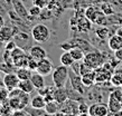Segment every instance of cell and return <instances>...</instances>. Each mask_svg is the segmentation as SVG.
<instances>
[{
  "label": "cell",
  "mask_w": 122,
  "mask_h": 116,
  "mask_svg": "<svg viewBox=\"0 0 122 116\" xmlns=\"http://www.w3.org/2000/svg\"><path fill=\"white\" fill-rule=\"evenodd\" d=\"M89 114V106L84 102L78 103V115H86Z\"/></svg>",
  "instance_id": "cell-33"
},
{
  "label": "cell",
  "mask_w": 122,
  "mask_h": 116,
  "mask_svg": "<svg viewBox=\"0 0 122 116\" xmlns=\"http://www.w3.org/2000/svg\"><path fill=\"white\" fill-rule=\"evenodd\" d=\"M28 54H29V56L31 58H34L36 60H41L43 58H45V57H47L46 50L43 47H41V46H33V47H30Z\"/></svg>",
  "instance_id": "cell-14"
},
{
  "label": "cell",
  "mask_w": 122,
  "mask_h": 116,
  "mask_svg": "<svg viewBox=\"0 0 122 116\" xmlns=\"http://www.w3.org/2000/svg\"><path fill=\"white\" fill-rule=\"evenodd\" d=\"M25 111L28 113V115H38V116L47 115V113H46L45 108H43V109L35 108V107H31L30 105H28V106H26V107H25Z\"/></svg>",
  "instance_id": "cell-27"
},
{
  "label": "cell",
  "mask_w": 122,
  "mask_h": 116,
  "mask_svg": "<svg viewBox=\"0 0 122 116\" xmlns=\"http://www.w3.org/2000/svg\"><path fill=\"white\" fill-rule=\"evenodd\" d=\"M112 85H114L115 87H120L122 86V75L121 74H113L111 76V79H110Z\"/></svg>",
  "instance_id": "cell-29"
},
{
  "label": "cell",
  "mask_w": 122,
  "mask_h": 116,
  "mask_svg": "<svg viewBox=\"0 0 122 116\" xmlns=\"http://www.w3.org/2000/svg\"><path fill=\"white\" fill-rule=\"evenodd\" d=\"M37 73L41 74L43 76H47L49 75L51 73H53V63L52 60L45 57L43 59L38 60L37 63V69H36Z\"/></svg>",
  "instance_id": "cell-9"
},
{
  "label": "cell",
  "mask_w": 122,
  "mask_h": 116,
  "mask_svg": "<svg viewBox=\"0 0 122 116\" xmlns=\"http://www.w3.org/2000/svg\"><path fill=\"white\" fill-rule=\"evenodd\" d=\"M82 80H83V84H84L86 87H92L95 83V73H94V69L87 71L86 74L82 75Z\"/></svg>",
  "instance_id": "cell-22"
},
{
  "label": "cell",
  "mask_w": 122,
  "mask_h": 116,
  "mask_svg": "<svg viewBox=\"0 0 122 116\" xmlns=\"http://www.w3.org/2000/svg\"><path fill=\"white\" fill-rule=\"evenodd\" d=\"M82 61L86 66H89L90 68L95 69V68L100 67L104 64V56L102 52L97 51V50H92V51H89L85 54Z\"/></svg>",
  "instance_id": "cell-3"
},
{
  "label": "cell",
  "mask_w": 122,
  "mask_h": 116,
  "mask_svg": "<svg viewBox=\"0 0 122 116\" xmlns=\"http://www.w3.org/2000/svg\"><path fill=\"white\" fill-rule=\"evenodd\" d=\"M56 115H78V103L68 98L66 102L59 105V112Z\"/></svg>",
  "instance_id": "cell-6"
},
{
  "label": "cell",
  "mask_w": 122,
  "mask_h": 116,
  "mask_svg": "<svg viewBox=\"0 0 122 116\" xmlns=\"http://www.w3.org/2000/svg\"><path fill=\"white\" fill-rule=\"evenodd\" d=\"M1 109H2V104L0 103V116H1Z\"/></svg>",
  "instance_id": "cell-39"
},
{
  "label": "cell",
  "mask_w": 122,
  "mask_h": 116,
  "mask_svg": "<svg viewBox=\"0 0 122 116\" xmlns=\"http://www.w3.org/2000/svg\"><path fill=\"white\" fill-rule=\"evenodd\" d=\"M101 12H102V10H99L96 7H89L85 9L84 15H85V17H87L92 23H95L96 19L99 18V16L101 15Z\"/></svg>",
  "instance_id": "cell-19"
},
{
  "label": "cell",
  "mask_w": 122,
  "mask_h": 116,
  "mask_svg": "<svg viewBox=\"0 0 122 116\" xmlns=\"http://www.w3.org/2000/svg\"><path fill=\"white\" fill-rule=\"evenodd\" d=\"M61 64L64 65V66H67V67H70L71 65L74 63L75 60L74 58L72 57V55H71L70 50H65V51L62 54V56H61Z\"/></svg>",
  "instance_id": "cell-25"
},
{
  "label": "cell",
  "mask_w": 122,
  "mask_h": 116,
  "mask_svg": "<svg viewBox=\"0 0 122 116\" xmlns=\"http://www.w3.org/2000/svg\"><path fill=\"white\" fill-rule=\"evenodd\" d=\"M29 54H26V52H24L21 55H19V56L15 57L14 58V66L17 68L19 67H27V65H28V61H29Z\"/></svg>",
  "instance_id": "cell-16"
},
{
  "label": "cell",
  "mask_w": 122,
  "mask_h": 116,
  "mask_svg": "<svg viewBox=\"0 0 122 116\" xmlns=\"http://www.w3.org/2000/svg\"><path fill=\"white\" fill-rule=\"evenodd\" d=\"M9 102V105L11 106V108L14 109V111H18V109H24L26 107V105L22 103L21 98L18 96H12V97H9L8 99Z\"/></svg>",
  "instance_id": "cell-21"
},
{
  "label": "cell",
  "mask_w": 122,
  "mask_h": 116,
  "mask_svg": "<svg viewBox=\"0 0 122 116\" xmlns=\"http://www.w3.org/2000/svg\"><path fill=\"white\" fill-rule=\"evenodd\" d=\"M114 57L115 59L119 60V61H122V47L118 50H115L114 51Z\"/></svg>",
  "instance_id": "cell-36"
},
{
  "label": "cell",
  "mask_w": 122,
  "mask_h": 116,
  "mask_svg": "<svg viewBox=\"0 0 122 116\" xmlns=\"http://www.w3.org/2000/svg\"><path fill=\"white\" fill-rule=\"evenodd\" d=\"M59 105L56 101H49L46 102L45 105V111L47 113V115H56L59 112Z\"/></svg>",
  "instance_id": "cell-20"
},
{
  "label": "cell",
  "mask_w": 122,
  "mask_h": 116,
  "mask_svg": "<svg viewBox=\"0 0 122 116\" xmlns=\"http://www.w3.org/2000/svg\"><path fill=\"white\" fill-rule=\"evenodd\" d=\"M33 5H36L41 9H45L48 6V0H33Z\"/></svg>",
  "instance_id": "cell-35"
},
{
  "label": "cell",
  "mask_w": 122,
  "mask_h": 116,
  "mask_svg": "<svg viewBox=\"0 0 122 116\" xmlns=\"http://www.w3.org/2000/svg\"><path fill=\"white\" fill-rule=\"evenodd\" d=\"M33 70H30L28 67H19L16 70V74L18 76V78L20 80H25V79H30L31 75H33Z\"/></svg>",
  "instance_id": "cell-24"
},
{
  "label": "cell",
  "mask_w": 122,
  "mask_h": 116,
  "mask_svg": "<svg viewBox=\"0 0 122 116\" xmlns=\"http://www.w3.org/2000/svg\"><path fill=\"white\" fill-rule=\"evenodd\" d=\"M70 79V67L61 65L53 70V84L55 87H65Z\"/></svg>",
  "instance_id": "cell-1"
},
{
  "label": "cell",
  "mask_w": 122,
  "mask_h": 116,
  "mask_svg": "<svg viewBox=\"0 0 122 116\" xmlns=\"http://www.w3.org/2000/svg\"><path fill=\"white\" fill-rule=\"evenodd\" d=\"M109 32H110V30H109V28L105 26H101L100 28H97V29L95 30L96 36L100 38V39H103V40L109 36Z\"/></svg>",
  "instance_id": "cell-28"
},
{
  "label": "cell",
  "mask_w": 122,
  "mask_h": 116,
  "mask_svg": "<svg viewBox=\"0 0 122 116\" xmlns=\"http://www.w3.org/2000/svg\"><path fill=\"white\" fill-rule=\"evenodd\" d=\"M18 88L25 93H28V94H31L34 90H36L35 86L33 85V83L30 79H25V80H20L18 84Z\"/></svg>",
  "instance_id": "cell-23"
},
{
  "label": "cell",
  "mask_w": 122,
  "mask_h": 116,
  "mask_svg": "<svg viewBox=\"0 0 122 116\" xmlns=\"http://www.w3.org/2000/svg\"><path fill=\"white\" fill-rule=\"evenodd\" d=\"M91 26H92V21L87 17H85V15H83L82 17H78L77 20H76V29L78 31H81V32L90 31Z\"/></svg>",
  "instance_id": "cell-12"
},
{
  "label": "cell",
  "mask_w": 122,
  "mask_h": 116,
  "mask_svg": "<svg viewBox=\"0 0 122 116\" xmlns=\"http://www.w3.org/2000/svg\"><path fill=\"white\" fill-rule=\"evenodd\" d=\"M37 63H38V60L34 59V58H31V57H30L29 61H28V65H27V67L29 68L30 70L36 71V69H37Z\"/></svg>",
  "instance_id": "cell-34"
},
{
  "label": "cell",
  "mask_w": 122,
  "mask_h": 116,
  "mask_svg": "<svg viewBox=\"0 0 122 116\" xmlns=\"http://www.w3.org/2000/svg\"><path fill=\"white\" fill-rule=\"evenodd\" d=\"M2 82H4V86L7 88V89L11 90L14 88H17L18 87V84L20 82V79L18 78L17 74H14V73H7L5 74L4 77H2Z\"/></svg>",
  "instance_id": "cell-10"
},
{
  "label": "cell",
  "mask_w": 122,
  "mask_h": 116,
  "mask_svg": "<svg viewBox=\"0 0 122 116\" xmlns=\"http://www.w3.org/2000/svg\"><path fill=\"white\" fill-rule=\"evenodd\" d=\"M101 10H102V12L104 15L107 16H110L113 14V8H112L111 5L107 4V2H104V4L101 5Z\"/></svg>",
  "instance_id": "cell-32"
},
{
  "label": "cell",
  "mask_w": 122,
  "mask_h": 116,
  "mask_svg": "<svg viewBox=\"0 0 122 116\" xmlns=\"http://www.w3.org/2000/svg\"><path fill=\"white\" fill-rule=\"evenodd\" d=\"M30 80H31V83H33V85L35 86L36 89H39V88H41V87L45 86L44 76L41 75V74H39V73H37V71L33 73V75H31V77H30Z\"/></svg>",
  "instance_id": "cell-18"
},
{
  "label": "cell",
  "mask_w": 122,
  "mask_h": 116,
  "mask_svg": "<svg viewBox=\"0 0 122 116\" xmlns=\"http://www.w3.org/2000/svg\"><path fill=\"white\" fill-rule=\"evenodd\" d=\"M95 73V83H104L111 79V76L113 75V68L111 64H105L94 69Z\"/></svg>",
  "instance_id": "cell-4"
},
{
  "label": "cell",
  "mask_w": 122,
  "mask_h": 116,
  "mask_svg": "<svg viewBox=\"0 0 122 116\" xmlns=\"http://www.w3.org/2000/svg\"><path fill=\"white\" fill-rule=\"evenodd\" d=\"M70 83L71 86L73 87L76 92H78L80 94L84 95L85 90H86V86L83 84L81 75H78L76 73H74L73 70H70Z\"/></svg>",
  "instance_id": "cell-7"
},
{
  "label": "cell",
  "mask_w": 122,
  "mask_h": 116,
  "mask_svg": "<svg viewBox=\"0 0 122 116\" xmlns=\"http://www.w3.org/2000/svg\"><path fill=\"white\" fill-rule=\"evenodd\" d=\"M109 112L110 114H118L122 109V93L121 90H114L110 94L109 102Z\"/></svg>",
  "instance_id": "cell-5"
},
{
  "label": "cell",
  "mask_w": 122,
  "mask_h": 116,
  "mask_svg": "<svg viewBox=\"0 0 122 116\" xmlns=\"http://www.w3.org/2000/svg\"><path fill=\"white\" fill-rule=\"evenodd\" d=\"M5 26V19H4V17L0 15V29L2 28V27Z\"/></svg>",
  "instance_id": "cell-37"
},
{
  "label": "cell",
  "mask_w": 122,
  "mask_h": 116,
  "mask_svg": "<svg viewBox=\"0 0 122 116\" xmlns=\"http://www.w3.org/2000/svg\"><path fill=\"white\" fill-rule=\"evenodd\" d=\"M15 34H16V31H15V29H14V27L6 26V25H5V26L0 29V41L6 44L8 41L12 40V38L15 37Z\"/></svg>",
  "instance_id": "cell-11"
},
{
  "label": "cell",
  "mask_w": 122,
  "mask_h": 116,
  "mask_svg": "<svg viewBox=\"0 0 122 116\" xmlns=\"http://www.w3.org/2000/svg\"><path fill=\"white\" fill-rule=\"evenodd\" d=\"M107 46H109V48L115 51V50H118L122 47V37L121 36H119V35H113L111 37L109 38V41H107Z\"/></svg>",
  "instance_id": "cell-15"
},
{
  "label": "cell",
  "mask_w": 122,
  "mask_h": 116,
  "mask_svg": "<svg viewBox=\"0 0 122 116\" xmlns=\"http://www.w3.org/2000/svg\"><path fill=\"white\" fill-rule=\"evenodd\" d=\"M121 27H122V26H121Z\"/></svg>",
  "instance_id": "cell-41"
},
{
  "label": "cell",
  "mask_w": 122,
  "mask_h": 116,
  "mask_svg": "<svg viewBox=\"0 0 122 116\" xmlns=\"http://www.w3.org/2000/svg\"><path fill=\"white\" fill-rule=\"evenodd\" d=\"M2 47H5V44L0 41V52H1V50H2Z\"/></svg>",
  "instance_id": "cell-38"
},
{
  "label": "cell",
  "mask_w": 122,
  "mask_h": 116,
  "mask_svg": "<svg viewBox=\"0 0 122 116\" xmlns=\"http://www.w3.org/2000/svg\"><path fill=\"white\" fill-rule=\"evenodd\" d=\"M53 96H54V101H56L58 104H63L64 102H66L68 99L66 87H55Z\"/></svg>",
  "instance_id": "cell-13"
},
{
  "label": "cell",
  "mask_w": 122,
  "mask_h": 116,
  "mask_svg": "<svg viewBox=\"0 0 122 116\" xmlns=\"http://www.w3.org/2000/svg\"><path fill=\"white\" fill-rule=\"evenodd\" d=\"M70 52H71V55H72V57L74 58L75 61H82L83 58H84V56H85V51L83 49L78 48V47L72 48L70 50Z\"/></svg>",
  "instance_id": "cell-26"
},
{
  "label": "cell",
  "mask_w": 122,
  "mask_h": 116,
  "mask_svg": "<svg viewBox=\"0 0 122 116\" xmlns=\"http://www.w3.org/2000/svg\"><path fill=\"white\" fill-rule=\"evenodd\" d=\"M9 99V89H7L5 86L0 87V103H6Z\"/></svg>",
  "instance_id": "cell-30"
},
{
  "label": "cell",
  "mask_w": 122,
  "mask_h": 116,
  "mask_svg": "<svg viewBox=\"0 0 122 116\" xmlns=\"http://www.w3.org/2000/svg\"><path fill=\"white\" fill-rule=\"evenodd\" d=\"M118 114H120V115H122V111H120V112H119Z\"/></svg>",
  "instance_id": "cell-40"
},
{
  "label": "cell",
  "mask_w": 122,
  "mask_h": 116,
  "mask_svg": "<svg viewBox=\"0 0 122 116\" xmlns=\"http://www.w3.org/2000/svg\"><path fill=\"white\" fill-rule=\"evenodd\" d=\"M51 37V30L44 23H37L31 29V38L38 44H43L49 39Z\"/></svg>",
  "instance_id": "cell-2"
},
{
  "label": "cell",
  "mask_w": 122,
  "mask_h": 116,
  "mask_svg": "<svg viewBox=\"0 0 122 116\" xmlns=\"http://www.w3.org/2000/svg\"><path fill=\"white\" fill-rule=\"evenodd\" d=\"M29 105L31 107H35V108H39V109L45 108V105H46L45 97L43 95H41V94H37L36 96H34V97L30 99Z\"/></svg>",
  "instance_id": "cell-17"
},
{
  "label": "cell",
  "mask_w": 122,
  "mask_h": 116,
  "mask_svg": "<svg viewBox=\"0 0 122 116\" xmlns=\"http://www.w3.org/2000/svg\"><path fill=\"white\" fill-rule=\"evenodd\" d=\"M110 114L109 106L104 103H95L89 106V115L91 116H105Z\"/></svg>",
  "instance_id": "cell-8"
},
{
  "label": "cell",
  "mask_w": 122,
  "mask_h": 116,
  "mask_svg": "<svg viewBox=\"0 0 122 116\" xmlns=\"http://www.w3.org/2000/svg\"><path fill=\"white\" fill-rule=\"evenodd\" d=\"M41 11H43V9H41V7H38V6H36V5H33L31 7L29 8V10H28V14H29L31 17H38V16H41Z\"/></svg>",
  "instance_id": "cell-31"
}]
</instances>
